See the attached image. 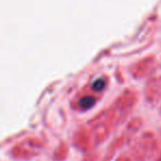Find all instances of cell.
Returning a JSON list of instances; mask_svg holds the SVG:
<instances>
[{
    "label": "cell",
    "instance_id": "1",
    "mask_svg": "<svg viewBox=\"0 0 161 161\" xmlns=\"http://www.w3.org/2000/svg\"><path fill=\"white\" fill-rule=\"evenodd\" d=\"M94 104V99L92 97H86L83 99H81L80 101V106L83 108H88L90 106H92Z\"/></svg>",
    "mask_w": 161,
    "mask_h": 161
},
{
    "label": "cell",
    "instance_id": "2",
    "mask_svg": "<svg viewBox=\"0 0 161 161\" xmlns=\"http://www.w3.org/2000/svg\"><path fill=\"white\" fill-rule=\"evenodd\" d=\"M104 87H105V81L103 79H97V80L93 82V85H92V88L96 91H101V90H103Z\"/></svg>",
    "mask_w": 161,
    "mask_h": 161
}]
</instances>
